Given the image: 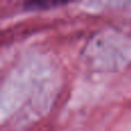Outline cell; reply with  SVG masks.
Segmentation results:
<instances>
[{
	"label": "cell",
	"instance_id": "obj_1",
	"mask_svg": "<svg viewBox=\"0 0 131 131\" xmlns=\"http://www.w3.org/2000/svg\"><path fill=\"white\" fill-rule=\"evenodd\" d=\"M59 5H63V2H57V1H31L25 2L24 7L27 9H45L50 7H55Z\"/></svg>",
	"mask_w": 131,
	"mask_h": 131
}]
</instances>
